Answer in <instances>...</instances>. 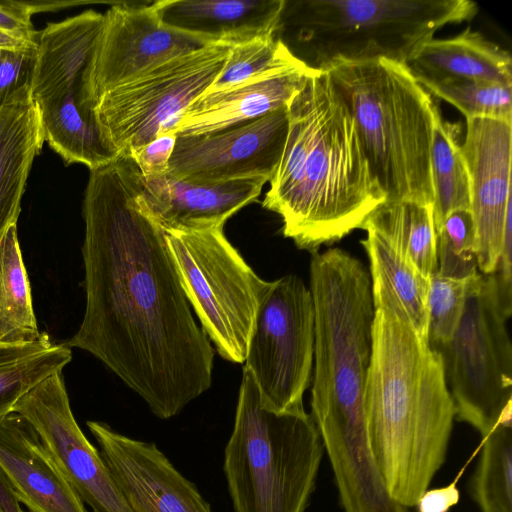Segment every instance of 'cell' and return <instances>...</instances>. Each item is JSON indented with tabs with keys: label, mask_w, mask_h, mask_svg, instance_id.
Segmentation results:
<instances>
[{
	"label": "cell",
	"mask_w": 512,
	"mask_h": 512,
	"mask_svg": "<svg viewBox=\"0 0 512 512\" xmlns=\"http://www.w3.org/2000/svg\"><path fill=\"white\" fill-rule=\"evenodd\" d=\"M89 171L86 305L64 345L95 356L169 419L211 387L214 350L192 315L165 232L137 206L143 176L135 162L117 156Z\"/></svg>",
	"instance_id": "1"
},
{
	"label": "cell",
	"mask_w": 512,
	"mask_h": 512,
	"mask_svg": "<svg viewBox=\"0 0 512 512\" xmlns=\"http://www.w3.org/2000/svg\"><path fill=\"white\" fill-rule=\"evenodd\" d=\"M288 112L285 148L262 206L280 216L284 237L313 254L361 229L386 196L325 71L307 78Z\"/></svg>",
	"instance_id": "2"
},
{
	"label": "cell",
	"mask_w": 512,
	"mask_h": 512,
	"mask_svg": "<svg viewBox=\"0 0 512 512\" xmlns=\"http://www.w3.org/2000/svg\"><path fill=\"white\" fill-rule=\"evenodd\" d=\"M372 341L368 442L388 494L410 509L445 463L455 407L440 353L411 327L375 310Z\"/></svg>",
	"instance_id": "3"
},
{
	"label": "cell",
	"mask_w": 512,
	"mask_h": 512,
	"mask_svg": "<svg viewBox=\"0 0 512 512\" xmlns=\"http://www.w3.org/2000/svg\"><path fill=\"white\" fill-rule=\"evenodd\" d=\"M354 119L386 201L433 205L431 147L441 114L406 64L334 61L324 70Z\"/></svg>",
	"instance_id": "4"
},
{
	"label": "cell",
	"mask_w": 512,
	"mask_h": 512,
	"mask_svg": "<svg viewBox=\"0 0 512 512\" xmlns=\"http://www.w3.org/2000/svg\"><path fill=\"white\" fill-rule=\"evenodd\" d=\"M324 454L305 410L276 412L243 368L223 471L235 512H305Z\"/></svg>",
	"instance_id": "5"
},
{
	"label": "cell",
	"mask_w": 512,
	"mask_h": 512,
	"mask_svg": "<svg viewBox=\"0 0 512 512\" xmlns=\"http://www.w3.org/2000/svg\"><path fill=\"white\" fill-rule=\"evenodd\" d=\"M477 11L470 0L286 1L281 24L293 31L294 56L324 70L334 61L407 64L437 30Z\"/></svg>",
	"instance_id": "6"
},
{
	"label": "cell",
	"mask_w": 512,
	"mask_h": 512,
	"mask_svg": "<svg viewBox=\"0 0 512 512\" xmlns=\"http://www.w3.org/2000/svg\"><path fill=\"white\" fill-rule=\"evenodd\" d=\"M102 13L85 10L38 31L31 98L44 139L63 161L89 170L115 156L103 143L94 116L89 67Z\"/></svg>",
	"instance_id": "7"
},
{
	"label": "cell",
	"mask_w": 512,
	"mask_h": 512,
	"mask_svg": "<svg viewBox=\"0 0 512 512\" xmlns=\"http://www.w3.org/2000/svg\"><path fill=\"white\" fill-rule=\"evenodd\" d=\"M165 239L202 330L222 358L244 363L269 282L246 263L225 237L223 227L168 232Z\"/></svg>",
	"instance_id": "8"
},
{
	"label": "cell",
	"mask_w": 512,
	"mask_h": 512,
	"mask_svg": "<svg viewBox=\"0 0 512 512\" xmlns=\"http://www.w3.org/2000/svg\"><path fill=\"white\" fill-rule=\"evenodd\" d=\"M503 313L486 275L473 276L462 318L439 347L456 418L485 437L512 425V346Z\"/></svg>",
	"instance_id": "9"
},
{
	"label": "cell",
	"mask_w": 512,
	"mask_h": 512,
	"mask_svg": "<svg viewBox=\"0 0 512 512\" xmlns=\"http://www.w3.org/2000/svg\"><path fill=\"white\" fill-rule=\"evenodd\" d=\"M229 44H208L162 62L104 93L94 106L104 145L128 156L156 137L174 132L186 108L214 82Z\"/></svg>",
	"instance_id": "10"
},
{
	"label": "cell",
	"mask_w": 512,
	"mask_h": 512,
	"mask_svg": "<svg viewBox=\"0 0 512 512\" xmlns=\"http://www.w3.org/2000/svg\"><path fill=\"white\" fill-rule=\"evenodd\" d=\"M314 357V306L296 275L269 282L258 306L244 367L262 402L276 412L305 410Z\"/></svg>",
	"instance_id": "11"
},
{
	"label": "cell",
	"mask_w": 512,
	"mask_h": 512,
	"mask_svg": "<svg viewBox=\"0 0 512 512\" xmlns=\"http://www.w3.org/2000/svg\"><path fill=\"white\" fill-rule=\"evenodd\" d=\"M12 412L33 426L68 483L93 512H132L100 452L76 422L62 372L38 384Z\"/></svg>",
	"instance_id": "12"
},
{
	"label": "cell",
	"mask_w": 512,
	"mask_h": 512,
	"mask_svg": "<svg viewBox=\"0 0 512 512\" xmlns=\"http://www.w3.org/2000/svg\"><path fill=\"white\" fill-rule=\"evenodd\" d=\"M288 107L204 136H177L167 175L195 182L270 181L283 155Z\"/></svg>",
	"instance_id": "13"
},
{
	"label": "cell",
	"mask_w": 512,
	"mask_h": 512,
	"mask_svg": "<svg viewBox=\"0 0 512 512\" xmlns=\"http://www.w3.org/2000/svg\"><path fill=\"white\" fill-rule=\"evenodd\" d=\"M89 67L94 106L106 92L140 73L208 44L164 27L152 2H122L102 14Z\"/></svg>",
	"instance_id": "14"
},
{
	"label": "cell",
	"mask_w": 512,
	"mask_h": 512,
	"mask_svg": "<svg viewBox=\"0 0 512 512\" xmlns=\"http://www.w3.org/2000/svg\"><path fill=\"white\" fill-rule=\"evenodd\" d=\"M462 150L469 173L477 268L488 275L500 256L507 212L512 207V122L466 119Z\"/></svg>",
	"instance_id": "15"
},
{
	"label": "cell",
	"mask_w": 512,
	"mask_h": 512,
	"mask_svg": "<svg viewBox=\"0 0 512 512\" xmlns=\"http://www.w3.org/2000/svg\"><path fill=\"white\" fill-rule=\"evenodd\" d=\"M99 452L132 512H212L194 483L152 442L88 421Z\"/></svg>",
	"instance_id": "16"
},
{
	"label": "cell",
	"mask_w": 512,
	"mask_h": 512,
	"mask_svg": "<svg viewBox=\"0 0 512 512\" xmlns=\"http://www.w3.org/2000/svg\"><path fill=\"white\" fill-rule=\"evenodd\" d=\"M263 178L195 182L167 174L143 178L138 208L165 233L218 227L261 194Z\"/></svg>",
	"instance_id": "17"
},
{
	"label": "cell",
	"mask_w": 512,
	"mask_h": 512,
	"mask_svg": "<svg viewBox=\"0 0 512 512\" xmlns=\"http://www.w3.org/2000/svg\"><path fill=\"white\" fill-rule=\"evenodd\" d=\"M314 71L293 55L240 83L207 90L186 108L174 133L209 135L289 107Z\"/></svg>",
	"instance_id": "18"
},
{
	"label": "cell",
	"mask_w": 512,
	"mask_h": 512,
	"mask_svg": "<svg viewBox=\"0 0 512 512\" xmlns=\"http://www.w3.org/2000/svg\"><path fill=\"white\" fill-rule=\"evenodd\" d=\"M0 467L30 512H87L36 430L16 412L0 417Z\"/></svg>",
	"instance_id": "19"
},
{
	"label": "cell",
	"mask_w": 512,
	"mask_h": 512,
	"mask_svg": "<svg viewBox=\"0 0 512 512\" xmlns=\"http://www.w3.org/2000/svg\"><path fill=\"white\" fill-rule=\"evenodd\" d=\"M162 25L204 44L234 45L276 35L285 0H160L152 2Z\"/></svg>",
	"instance_id": "20"
},
{
	"label": "cell",
	"mask_w": 512,
	"mask_h": 512,
	"mask_svg": "<svg viewBox=\"0 0 512 512\" xmlns=\"http://www.w3.org/2000/svg\"><path fill=\"white\" fill-rule=\"evenodd\" d=\"M374 310H385L427 340L430 278L382 233L363 227ZM428 341V340H427Z\"/></svg>",
	"instance_id": "21"
},
{
	"label": "cell",
	"mask_w": 512,
	"mask_h": 512,
	"mask_svg": "<svg viewBox=\"0 0 512 512\" xmlns=\"http://www.w3.org/2000/svg\"><path fill=\"white\" fill-rule=\"evenodd\" d=\"M406 65L414 74L512 86L510 53L470 28L450 38L428 40Z\"/></svg>",
	"instance_id": "22"
},
{
	"label": "cell",
	"mask_w": 512,
	"mask_h": 512,
	"mask_svg": "<svg viewBox=\"0 0 512 512\" xmlns=\"http://www.w3.org/2000/svg\"><path fill=\"white\" fill-rule=\"evenodd\" d=\"M44 142L40 116L32 100L0 106V237L17 224L27 178Z\"/></svg>",
	"instance_id": "23"
},
{
	"label": "cell",
	"mask_w": 512,
	"mask_h": 512,
	"mask_svg": "<svg viewBox=\"0 0 512 512\" xmlns=\"http://www.w3.org/2000/svg\"><path fill=\"white\" fill-rule=\"evenodd\" d=\"M71 359V349L53 344L46 333L29 342L0 343V417L42 381L62 372Z\"/></svg>",
	"instance_id": "24"
},
{
	"label": "cell",
	"mask_w": 512,
	"mask_h": 512,
	"mask_svg": "<svg viewBox=\"0 0 512 512\" xmlns=\"http://www.w3.org/2000/svg\"><path fill=\"white\" fill-rule=\"evenodd\" d=\"M386 236L424 275L438 270L437 232L432 205L386 201L364 222Z\"/></svg>",
	"instance_id": "25"
},
{
	"label": "cell",
	"mask_w": 512,
	"mask_h": 512,
	"mask_svg": "<svg viewBox=\"0 0 512 512\" xmlns=\"http://www.w3.org/2000/svg\"><path fill=\"white\" fill-rule=\"evenodd\" d=\"M30 283L17 236V224L0 237V343L38 339Z\"/></svg>",
	"instance_id": "26"
},
{
	"label": "cell",
	"mask_w": 512,
	"mask_h": 512,
	"mask_svg": "<svg viewBox=\"0 0 512 512\" xmlns=\"http://www.w3.org/2000/svg\"><path fill=\"white\" fill-rule=\"evenodd\" d=\"M460 136V124L446 121L440 114L431 147L432 207L436 231L450 213L469 210L470 181Z\"/></svg>",
	"instance_id": "27"
},
{
	"label": "cell",
	"mask_w": 512,
	"mask_h": 512,
	"mask_svg": "<svg viewBox=\"0 0 512 512\" xmlns=\"http://www.w3.org/2000/svg\"><path fill=\"white\" fill-rule=\"evenodd\" d=\"M470 489L480 512H512V425L483 437Z\"/></svg>",
	"instance_id": "28"
},
{
	"label": "cell",
	"mask_w": 512,
	"mask_h": 512,
	"mask_svg": "<svg viewBox=\"0 0 512 512\" xmlns=\"http://www.w3.org/2000/svg\"><path fill=\"white\" fill-rule=\"evenodd\" d=\"M412 74L431 96L448 102L466 119L491 118L512 122V86L489 81Z\"/></svg>",
	"instance_id": "29"
},
{
	"label": "cell",
	"mask_w": 512,
	"mask_h": 512,
	"mask_svg": "<svg viewBox=\"0 0 512 512\" xmlns=\"http://www.w3.org/2000/svg\"><path fill=\"white\" fill-rule=\"evenodd\" d=\"M437 273L467 278L478 273L475 233L469 210L450 213L437 229Z\"/></svg>",
	"instance_id": "30"
},
{
	"label": "cell",
	"mask_w": 512,
	"mask_h": 512,
	"mask_svg": "<svg viewBox=\"0 0 512 512\" xmlns=\"http://www.w3.org/2000/svg\"><path fill=\"white\" fill-rule=\"evenodd\" d=\"M473 276L453 278L437 272L431 276L427 331L431 348L437 350L452 337L462 318Z\"/></svg>",
	"instance_id": "31"
},
{
	"label": "cell",
	"mask_w": 512,
	"mask_h": 512,
	"mask_svg": "<svg viewBox=\"0 0 512 512\" xmlns=\"http://www.w3.org/2000/svg\"><path fill=\"white\" fill-rule=\"evenodd\" d=\"M292 56L293 53L276 35L261 36L231 45L223 68L207 90H218L240 83Z\"/></svg>",
	"instance_id": "32"
},
{
	"label": "cell",
	"mask_w": 512,
	"mask_h": 512,
	"mask_svg": "<svg viewBox=\"0 0 512 512\" xmlns=\"http://www.w3.org/2000/svg\"><path fill=\"white\" fill-rule=\"evenodd\" d=\"M37 43L21 49L0 48V106L32 100Z\"/></svg>",
	"instance_id": "33"
},
{
	"label": "cell",
	"mask_w": 512,
	"mask_h": 512,
	"mask_svg": "<svg viewBox=\"0 0 512 512\" xmlns=\"http://www.w3.org/2000/svg\"><path fill=\"white\" fill-rule=\"evenodd\" d=\"M503 313H512V207L508 209L503 245L494 271L486 275Z\"/></svg>",
	"instance_id": "34"
},
{
	"label": "cell",
	"mask_w": 512,
	"mask_h": 512,
	"mask_svg": "<svg viewBox=\"0 0 512 512\" xmlns=\"http://www.w3.org/2000/svg\"><path fill=\"white\" fill-rule=\"evenodd\" d=\"M177 135L164 133L149 143L130 151V157L137 165L144 179L166 174L173 153Z\"/></svg>",
	"instance_id": "35"
},
{
	"label": "cell",
	"mask_w": 512,
	"mask_h": 512,
	"mask_svg": "<svg viewBox=\"0 0 512 512\" xmlns=\"http://www.w3.org/2000/svg\"><path fill=\"white\" fill-rule=\"evenodd\" d=\"M39 10L40 6L32 3L0 2V31L27 41H36L38 31L34 29L31 18Z\"/></svg>",
	"instance_id": "36"
},
{
	"label": "cell",
	"mask_w": 512,
	"mask_h": 512,
	"mask_svg": "<svg viewBox=\"0 0 512 512\" xmlns=\"http://www.w3.org/2000/svg\"><path fill=\"white\" fill-rule=\"evenodd\" d=\"M460 499V492L453 482L439 488L427 489L418 499L417 512H449Z\"/></svg>",
	"instance_id": "37"
},
{
	"label": "cell",
	"mask_w": 512,
	"mask_h": 512,
	"mask_svg": "<svg viewBox=\"0 0 512 512\" xmlns=\"http://www.w3.org/2000/svg\"><path fill=\"white\" fill-rule=\"evenodd\" d=\"M16 490L0 467V512H23Z\"/></svg>",
	"instance_id": "38"
},
{
	"label": "cell",
	"mask_w": 512,
	"mask_h": 512,
	"mask_svg": "<svg viewBox=\"0 0 512 512\" xmlns=\"http://www.w3.org/2000/svg\"><path fill=\"white\" fill-rule=\"evenodd\" d=\"M35 44L36 41H27L0 31V48L21 49Z\"/></svg>",
	"instance_id": "39"
}]
</instances>
